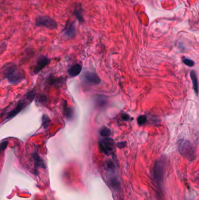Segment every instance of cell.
<instances>
[{
	"mask_svg": "<svg viewBox=\"0 0 199 200\" xmlns=\"http://www.w3.org/2000/svg\"><path fill=\"white\" fill-rule=\"evenodd\" d=\"M180 153L186 159L193 161L196 159V152L191 143L186 140H180L178 143Z\"/></svg>",
	"mask_w": 199,
	"mask_h": 200,
	"instance_id": "obj_4",
	"label": "cell"
},
{
	"mask_svg": "<svg viewBox=\"0 0 199 200\" xmlns=\"http://www.w3.org/2000/svg\"><path fill=\"white\" fill-rule=\"evenodd\" d=\"M33 158L35 161V167H41L46 168V165L43 162V160H42V159L40 158V156L37 152H35L33 154Z\"/></svg>",
	"mask_w": 199,
	"mask_h": 200,
	"instance_id": "obj_12",
	"label": "cell"
},
{
	"mask_svg": "<svg viewBox=\"0 0 199 200\" xmlns=\"http://www.w3.org/2000/svg\"><path fill=\"white\" fill-rule=\"evenodd\" d=\"M115 143L113 139L105 138L99 142V148L102 152L106 155H109L114 149Z\"/></svg>",
	"mask_w": 199,
	"mask_h": 200,
	"instance_id": "obj_7",
	"label": "cell"
},
{
	"mask_svg": "<svg viewBox=\"0 0 199 200\" xmlns=\"http://www.w3.org/2000/svg\"><path fill=\"white\" fill-rule=\"evenodd\" d=\"M50 59L48 58L47 57L45 56H40L33 69V73L35 74L39 73L42 69H43L50 63Z\"/></svg>",
	"mask_w": 199,
	"mask_h": 200,
	"instance_id": "obj_8",
	"label": "cell"
},
{
	"mask_svg": "<svg viewBox=\"0 0 199 200\" xmlns=\"http://www.w3.org/2000/svg\"><path fill=\"white\" fill-rule=\"evenodd\" d=\"M35 95L36 94L34 91L28 92L22 99L19 100L16 107L8 113L7 119H9L15 117L18 113L21 112L26 106H27L33 101L35 97Z\"/></svg>",
	"mask_w": 199,
	"mask_h": 200,
	"instance_id": "obj_3",
	"label": "cell"
},
{
	"mask_svg": "<svg viewBox=\"0 0 199 200\" xmlns=\"http://www.w3.org/2000/svg\"><path fill=\"white\" fill-rule=\"evenodd\" d=\"M126 145V142H120L119 143V144H118V148L122 149V148H123Z\"/></svg>",
	"mask_w": 199,
	"mask_h": 200,
	"instance_id": "obj_22",
	"label": "cell"
},
{
	"mask_svg": "<svg viewBox=\"0 0 199 200\" xmlns=\"http://www.w3.org/2000/svg\"><path fill=\"white\" fill-rule=\"evenodd\" d=\"M190 77L191 79L192 80V83L193 85V89L194 91L197 94H198V81H197V77L196 76V74L194 71H192L190 72Z\"/></svg>",
	"mask_w": 199,
	"mask_h": 200,
	"instance_id": "obj_15",
	"label": "cell"
},
{
	"mask_svg": "<svg viewBox=\"0 0 199 200\" xmlns=\"http://www.w3.org/2000/svg\"><path fill=\"white\" fill-rule=\"evenodd\" d=\"M64 112L65 116L68 120L72 119L74 117V111L73 109L69 107L67 104V102H65L64 104Z\"/></svg>",
	"mask_w": 199,
	"mask_h": 200,
	"instance_id": "obj_13",
	"label": "cell"
},
{
	"mask_svg": "<svg viewBox=\"0 0 199 200\" xmlns=\"http://www.w3.org/2000/svg\"><path fill=\"white\" fill-rule=\"evenodd\" d=\"M65 35L69 38H73L75 34V28L73 23H67L64 29Z\"/></svg>",
	"mask_w": 199,
	"mask_h": 200,
	"instance_id": "obj_11",
	"label": "cell"
},
{
	"mask_svg": "<svg viewBox=\"0 0 199 200\" xmlns=\"http://www.w3.org/2000/svg\"><path fill=\"white\" fill-rule=\"evenodd\" d=\"M82 70V66L79 64H75L73 66L68 70V74L71 77L78 76Z\"/></svg>",
	"mask_w": 199,
	"mask_h": 200,
	"instance_id": "obj_10",
	"label": "cell"
},
{
	"mask_svg": "<svg viewBox=\"0 0 199 200\" xmlns=\"http://www.w3.org/2000/svg\"><path fill=\"white\" fill-rule=\"evenodd\" d=\"M46 98L45 96L43 95V96H41V97H40V99H39V101L40 103H43L44 101H46Z\"/></svg>",
	"mask_w": 199,
	"mask_h": 200,
	"instance_id": "obj_23",
	"label": "cell"
},
{
	"mask_svg": "<svg viewBox=\"0 0 199 200\" xmlns=\"http://www.w3.org/2000/svg\"><path fill=\"white\" fill-rule=\"evenodd\" d=\"M107 169L109 173V181L112 187L115 189H119L120 187V183L118 174H116L117 173L116 165L113 162L109 161L107 162Z\"/></svg>",
	"mask_w": 199,
	"mask_h": 200,
	"instance_id": "obj_5",
	"label": "cell"
},
{
	"mask_svg": "<svg viewBox=\"0 0 199 200\" xmlns=\"http://www.w3.org/2000/svg\"><path fill=\"white\" fill-rule=\"evenodd\" d=\"M100 134L104 138H108L111 135V131L108 128H104L100 131Z\"/></svg>",
	"mask_w": 199,
	"mask_h": 200,
	"instance_id": "obj_17",
	"label": "cell"
},
{
	"mask_svg": "<svg viewBox=\"0 0 199 200\" xmlns=\"http://www.w3.org/2000/svg\"><path fill=\"white\" fill-rule=\"evenodd\" d=\"M4 77L11 84H17L24 79V73L15 64L9 63L3 68Z\"/></svg>",
	"mask_w": 199,
	"mask_h": 200,
	"instance_id": "obj_1",
	"label": "cell"
},
{
	"mask_svg": "<svg viewBox=\"0 0 199 200\" xmlns=\"http://www.w3.org/2000/svg\"><path fill=\"white\" fill-rule=\"evenodd\" d=\"M8 145V141H4L1 143V145H0V153L4 152L7 149Z\"/></svg>",
	"mask_w": 199,
	"mask_h": 200,
	"instance_id": "obj_20",
	"label": "cell"
},
{
	"mask_svg": "<svg viewBox=\"0 0 199 200\" xmlns=\"http://www.w3.org/2000/svg\"><path fill=\"white\" fill-rule=\"evenodd\" d=\"M147 117L144 115H141L137 118V122L140 126L143 125L147 122Z\"/></svg>",
	"mask_w": 199,
	"mask_h": 200,
	"instance_id": "obj_18",
	"label": "cell"
},
{
	"mask_svg": "<svg viewBox=\"0 0 199 200\" xmlns=\"http://www.w3.org/2000/svg\"><path fill=\"white\" fill-rule=\"evenodd\" d=\"M166 161L164 158H161L155 162L152 169V179L155 184L161 188L164 180L165 171Z\"/></svg>",
	"mask_w": 199,
	"mask_h": 200,
	"instance_id": "obj_2",
	"label": "cell"
},
{
	"mask_svg": "<svg viewBox=\"0 0 199 200\" xmlns=\"http://www.w3.org/2000/svg\"><path fill=\"white\" fill-rule=\"evenodd\" d=\"M122 119L123 121H129V118H130V117L127 115V114H123V115L122 116Z\"/></svg>",
	"mask_w": 199,
	"mask_h": 200,
	"instance_id": "obj_21",
	"label": "cell"
},
{
	"mask_svg": "<svg viewBox=\"0 0 199 200\" xmlns=\"http://www.w3.org/2000/svg\"><path fill=\"white\" fill-rule=\"evenodd\" d=\"M41 120H42V126H43L45 129H47L50 123V118L46 115H43L42 116Z\"/></svg>",
	"mask_w": 199,
	"mask_h": 200,
	"instance_id": "obj_16",
	"label": "cell"
},
{
	"mask_svg": "<svg viewBox=\"0 0 199 200\" xmlns=\"http://www.w3.org/2000/svg\"><path fill=\"white\" fill-rule=\"evenodd\" d=\"M36 24L39 26H44L50 30H55L57 28V23L48 16H41L37 18Z\"/></svg>",
	"mask_w": 199,
	"mask_h": 200,
	"instance_id": "obj_6",
	"label": "cell"
},
{
	"mask_svg": "<svg viewBox=\"0 0 199 200\" xmlns=\"http://www.w3.org/2000/svg\"><path fill=\"white\" fill-rule=\"evenodd\" d=\"M84 81L89 85H97L101 83V80L99 77L93 72H87L83 76Z\"/></svg>",
	"mask_w": 199,
	"mask_h": 200,
	"instance_id": "obj_9",
	"label": "cell"
},
{
	"mask_svg": "<svg viewBox=\"0 0 199 200\" xmlns=\"http://www.w3.org/2000/svg\"><path fill=\"white\" fill-rule=\"evenodd\" d=\"M183 63L184 64H186V66H189V67H192L194 66V62L190 59H187V58H183L182 60Z\"/></svg>",
	"mask_w": 199,
	"mask_h": 200,
	"instance_id": "obj_19",
	"label": "cell"
},
{
	"mask_svg": "<svg viewBox=\"0 0 199 200\" xmlns=\"http://www.w3.org/2000/svg\"><path fill=\"white\" fill-rule=\"evenodd\" d=\"M48 82L50 85H55V86H59V85H61L63 84L64 82V79L62 77H50L49 79Z\"/></svg>",
	"mask_w": 199,
	"mask_h": 200,
	"instance_id": "obj_14",
	"label": "cell"
}]
</instances>
